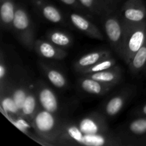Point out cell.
<instances>
[{"label":"cell","mask_w":146,"mask_h":146,"mask_svg":"<svg viewBox=\"0 0 146 146\" xmlns=\"http://www.w3.org/2000/svg\"><path fill=\"white\" fill-rule=\"evenodd\" d=\"M38 65L48 82L55 88L65 90L69 86V82L62 71L44 60H38Z\"/></svg>","instance_id":"cell-13"},{"label":"cell","mask_w":146,"mask_h":146,"mask_svg":"<svg viewBox=\"0 0 146 146\" xmlns=\"http://www.w3.org/2000/svg\"><path fill=\"white\" fill-rule=\"evenodd\" d=\"M84 76L90 77V78L97 80L100 82L115 87L122 80L123 70L119 66L115 65V66L111 67V68L106 69L104 71L94 73V74H85Z\"/></svg>","instance_id":"cell-18"},{"label":"cell","mask_w":146,"mask_h":146,"mask_svg":"<svg viewBox=\"0 0 146 146\" xmlns=\"http://www.w3.org/2000/svg\"><path fill=\"white\" fill-rule=\"evenodd\" d=\"M46 39L61 48H68L74 44V37L71 34L60 29L49 30L46 34Z\"/></svg>","instance_id":"cell-21"},{"label":"cell","mask_w":146,"mask_h":146,"mask_svg":"<svg viewBox=\"0 0 146 146\" xmlns=\"http://www.w3.org/2000/svg\"><path fill=\"white\" fill-rule=\"evenodd\" d=\"M124 24H136L146 20V4L144 0H126L119 10Z\"/></svg>","instance_id":"cell-10"},{"label":"cell","mask_w":146,"mask_h":146,"mask_svg":"<svg viewBox=\"0 0 146 146\" xmlns=\"http://www.w3.org/2000/svg\"><path fill=\"white\" fill-rule=\"evenodd\" d=\"M34 50L40 57L48 60L60 61L65 58L68 55L66 49L54 45L47 39L36 38Z\"/></svg>","instance_id":"cell-14"},{"label":"cell","mask_w":146,"mask_h":146,"mask_svg":"<svg viewBox=\"0 0 146 146\" xmlns=\"http://www.w3.org/2000/svg\"><path fill=\"white\" fill-rule=\"evenodd\" d=\"M111 56H112V54L111 51L106 48L96 50V51H93L88 54H84V56L78 58L75 61L73 67L76 72L80 74L85 69L95 64L96 63Z\"/></svg>","instance_id":"cell-16"},{"label":"cell","mask_w":146,"mask_h":146,"mask_svg":"<svg viewBox=\"0 0 146 146\" xmlns=\"http://www.w3.org/2000/svg\"><path fill=\"white\" fill-rule=\"evenodd\" d=\"M58 1H61L62 4L69 7L70 8L74 9L75 11L81 13V14L87 16V17L91 19H93V17H94V15L91 13H90L86 9L84 8L81 5V3L78 1V0H58Z\"/></svg>","instance_id":"cell-25"},{"label":"cell","mask_w":146,"mask_h":146,"mask_svg":"<svg viewBox=\"0 0 146 146\" xmlns=\"http://www.w3.org/2000/svg\"><path fill=\"white\" fill-rule=\"evenodd\" d=\"M141 145H146V138L141 142Z\"/></svg>","instance_id":"cell-28"},{"label":"cell","mask_w":146,"mask_h":146,"mask_svg":"<svg viewBox=\"0 0 146 146\" xmlns=\"http://www.w3.org/2000/svg\"><path fill=\"white\" fill-rule=\"evenodd\" d=\"M137 90V87L133 85L124 86L106 100L101 106L100 113L107 119L113 118L134 98Z\"/></svg>","instance_id":"cell-7"},{"label":"cell","mask_w":146,"mask_h":146,"mask_svg":"<svg viewBox=\"0 0 146 146\" xmlns=\"http://www.w3.org/2000/svg\"><path fill=\"white\" fill-rule=\"evenodd\" d=\"M64 120L59 115L39 108L34 115L31 126L34 132L44 144L58 145Z\"/></svg>","instance_id":"cell-3"},{"label":"cell","mask_w":146,"mask_h":146,"mask_svg":"<svg viewBox=\"0 0 146 146\" xmlns=\"http://www.w3.org/2000/svg\"><path fill=\"white\" fill-rule=\"evenodd\" d=\"M35 89L39 108L59 115L61 104L58 96L54 90L41 79L35 81Z\"/></svg>","instance_id":"cell-9"},{"label":"cell","mask_w":146,"mask_h":146,"mask_svg":"<svg viewBox=\"0 0 146 146\" xmlns=\"http://www.w3.org/2000/svg\"><path fill=\"white\" fill-rule=\"evenodd\" d=\"M123 145L116 132L109 128L100 112L88 114L77 121L64 120L58 145Z\"/></svg>","instance_id":"cell-1"},{"label":"cell","mask_w":146,"mask_h":146,"mask_svg":"<svg viewBox=\"0 0 146 146\" xmlns=\"http://www.w3.org/2000/svg\"><path fill=\"white\" fill-rule=\"evenodd\" d=\"M31 1L36 11L46 21L63 26H69L71 24L64 14L48 0H31Z\"/></svg>","instance_id":"cell-12"},{"label":"cell","mask_w":146,"mask_h":146,"mask_svg":"<svg viewBox=\"0 0 146 146\" xmlns=\"http://www.w3.org/2000/svg\"><path fill=\"white\" fill-rule=\"evenodd\" d=\"M106 4H108V6L113 8V9L118 10V7H119L120 4H121L122 0H103Z\"/></svg>","instance_id":"cell-27"},{"label":"cell","mask_w":146,"mask_h":146,"mask_svg":"<svg viewBox=\"0 0 146 146\" xmlns=\"http://www.w3.org/2000/svg\"><path fill=\"white\" fill-rule=\"evenodd\" d=\"M104 29L110 46L121 58L123 46L125 29L119 10H115L102 17Z\"/></svg>","instance_id":"cell-6"},{"label":"cell","mask_w":146,"mask_h":146,"mask_svg":"<svg viewBox=\"0 0 146 146\" xmlns=\"http://www.w3.org/2000/svg\"><path fill=\"white\" fill-rule=\"evenodd\" d=\"M78 1L93 15L101 18L115 10L106 4L103 0H78Z\"/></svg>","instance_id":"cell-22"},{"label":"cell","mask_w":146,"mask_h":146,"mask_svg":"<svg viewBox=\"0 0 146 146\" xmlns=\"http://www.w3.org/2000/svg\"><path fill=\"white\" fill-rule=\"evenodd\" d=\"M8 48L5 47L1 48L0 53V86H3L9 76L10 71L15 62H11L9 58L10 54L8 52Z\"/></svg>","instance_id":"cell-23"},{"label":"cell","mask_w":146,"mask_h":146,"mask_svg":"<svg viewBox=\"0 0 146 146\" xmlns=\"http://www.w3.org/2000/svg\"><path fill=\"white\" fill-rule=\"evenodd\" d=\"M115 65H116V60L113 57V56H111L104 58L98 62L96 63L95 64L90 66L89 68H86L81 73H80L79 74L80 75H85V74L99 72V71H104V70L108 69L111 67L115 66Z\"/></svg>","instance_id":"cell-24"},{"label":"cell","mask_w":146,"mask_h":146,"mask_svg":"<svg viewBox=\"0 0 146 146\" xmlns=\"http://www.w3.org/2000/svg\"><path fill=\"white\" fill-rule=\"evenodd\" d=\"M130 73L135 76H138L146 73V40L143 45L134 54L127 64Z\"/></svg>","instance_id":"cell-20"},{"label":"cell","mask_w":146,"mask_h":146,"mask_svg":"<svg viewBox=\"0 0 146 146\" xmlns=\"http://www.w3.org/2000/svg\"><path fill=\"white\" fill-rule=\"evenodd\" d=\"M11 31L24 48L34 50L36 40L34 26L28 11L21 4H17Z\"/></svg>","instance_id":"cell-4"},{"label":"cell","mask_w":146,"mask_h":146,"mask_svg":"<svg viewBox=\"0 0 146 146\" xmlns=\"http://www.w3.org/2000/svg\"><path fill=\"white\" fill-rule=\"evenodd\" d=\"M123 145H141L146 138V116H134L116 131Z\"/></svg>","instance_id":"cell-8"},{"label":"cell","mask_w":146,"mask_h":146,"mask_svg":"<svg viewBox=\"0 0 146 146\" xmlns=\"http://www.w3.org/2000/svg\"><path fill=\"white\" fill-rule=\"evenodd\" d=\"M17 4L14 0H0V21L3 30L11 31Z\"/></svg>","instance_id":"cell-19"},{"label":"cell","mask_w":146,"mask_h":146,"mask_svg":"<svg viewBox=\"0 0 146 146\" xmlns=\"http://www.w3.org/2000/svg\"><path fill=\"white\" fill-rule=\"evenodd\" d=\"M38 108L39 106H38L36 93L35 81H34L29 86L27 96L23 104L21 112V118L28 121L31 125V121L34 118V115H35Z\"/></svg>","instance_id":"cell-17"},{"label":"cell","mask_w":146,"mask_h":146,"mask_svg":"<svg viewBox=\"0 0 146 146\" xmlns=\"http://www.w3.org/2000/svg\"><path fill=\"white\" fill-rule=\"evenodd\" d=\"M68 21L76 29L91 38L103 41L105 36L99 28L87 16L77 11L68 14Z\"/></svg>","instance_id":"cell-11"},{"label":"cell","mask_w":146,"mask_h":146,"mask_svg":"<svg viewBox=\"0 0 146 146\" xmlns=\"http://www.w3.org/2000/svg\"><path fill=\"white\" fill-rule=\"evenodd\" d=\"M77 87L85 94L96 96H102L108 94L114 86L94 79L84 75H80L77 80Z\"/></svg>","instance_id":"cell-15"},{"label":"cell","mask_w":146,"mask_h":146,"mask_svg":"<svg viewBox=\"0 0 146 146\" xmlns=\"http://www.w3.org/2000/svg\"><path fill=\"white\" fill-rule=\"evenodd\" d=\"M132 115L133 116H146V103L133 109Z\"/></svg>","instance_id":"cell-26"},{"label":"cell","mask_w":146,"mask_h":146,"mask_svg":"<svg viewBox=\"0 0 146 146\" xmlns=\"http://www.w3.org/2000/svg\"><path fill=\"white\" fill-rule=\"evenodd\" d=\"M29 71L15 62L7 82L0 86L1 108L10 120L21 118V112L29 86L33 82Z\"/></svg>","instance_id":"cell-2"},{"label":"cell","mask_w":146,"mask_h":146,"mask_svg":"<svg viewBox=\"0 0 146 146\" xmlns=\"http://www.w3.org/2000/svg\"><path fill=\"white\" fill-rule=\"evenodd\" d=\"M123 46L121 58L126 64L146 40V20L136 24H124Z\"/></svg>","instance_id":"cell-5"}]
</instances>
